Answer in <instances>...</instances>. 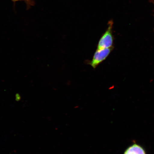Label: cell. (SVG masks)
Listing matches in <instances>:
<instances>
[{
  "label": "cell",
  "instance_id": "6da1fadb",
  "mask_svg": "<svg viewBox=\"0 0 154 154\" xmlns=\"http://www.w3.org/2000/svg\"><path fill=\"white\" fill-rule=\"evenodd\" d=\"M112 21H109L107 29L101 36L98 42L97 49L112 47L113 43V38L112 31Z\"/></svg>",
  "mask_w": 154,
  "mask_h": 154
},
{
  "label": "cell",
  "instance_id": "7a4b0ae2",
  "mask_svg": "<svg viewBox=\"0 0 154 154\" xmlns=\"http://www.w3.org/2000/svg\"><path fill=\"white\" fill-rule=\"evenodd\" d=\"M113 49L112 47L101 49H97L89 64L95 69L100 63L103 62L108 57Z\"/></svg>",
  "mask_w": 154,
  "mask_h": 154
},
{
  "label": "cell",
  "instance_id": "3957f363",
  "mask_svg": "<svg viewBox=\"0 0 154 154\" xmlns=\"http://www.w3.org/2000/svg\"><path fill=\"white\" fill-rule=\"evenodd\" d=\"M124 154H146V153L142 146L134 143L125 150Z\"/></svg>",
  "mask_w": 154,
  "mask_h": 154
},
{
  "label": "cell",
  "instance_id": "277c9868",
  "mask_svg": "<svg viewBox=\"0 0 154 154\" xmlns=\"http://www.w3.org/2000/svg\"><path fill=\"white\" fill-rule=\"evenodd\" d=\"M11 1L14 3V4H15L17 2L24 1L25 3H26L27 8V9H29L32 6H33L35 3L34 0H11Z\"/></svg>",
  "mask_w": 154,
  "mask_h": 154
},
{
  "label": "cell",
  "instance_id": "5b68a950",
  "mask_svg": "<svg viewBox=\"0 0 154 154\" xmlns=\"http://www.w3.org/2000/svg\"><path fill=\"white\" fill-rule=\"evenodd\" d=\"M20 96L18 95V94H17L16 96V100L18 101V100H19L20 99Z\"/></svg>",
  "mask_w": 154,
  "mask_h": 154
}]
</instances>
